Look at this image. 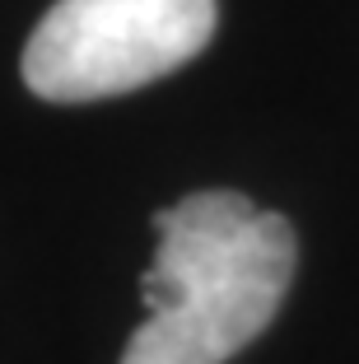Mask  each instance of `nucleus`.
<instances>
[{
  "label": "nucleus",
  "mask_w": 359,
  "mask_h": 364,
  "mask_svg": "<svg viewBox=\"0 0 359 364\" xmlns=\"http://www.w3.org/2000/svg\"><path fill=\"white\" fill-rule=\"evenodd\" d=\"M159 252L140 294L145 327L122 364H224L271 327L299 267V238L280 210L243 192H191L154 215Z\"/></svg>",
  "instance_id": "f257e3e1"
},
{
  "label": "nucleus",
  "mask_w": 359,
  "mask_h": 364,
  "mask_svg": "<svg viewBox=\"0 0 359 364\" xmlns=\"http://www.w3.org/2000/svg\"><path fill=\"white\" fill-rule=\"evenodd\" d=\"M215 33V0H56L23 47V85L94 103L173 75Z\"/></svg>",
  "instance_id": "f03ea898"
}]
</instances>
